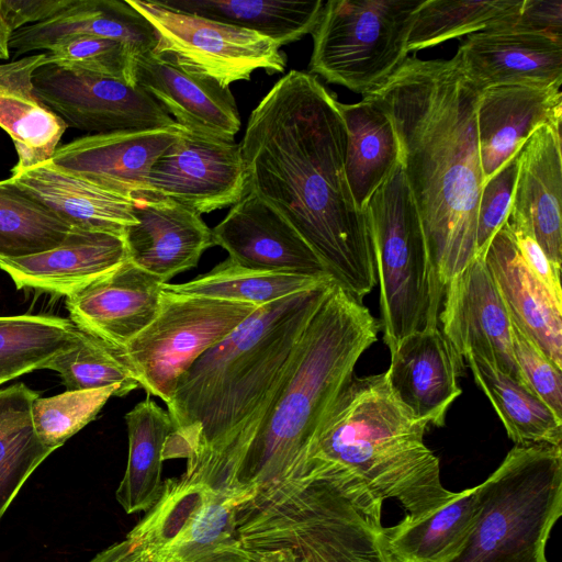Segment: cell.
Instances as JSON below:
<instances>
[{
	"instance_id": "836d02e7",
	"label": "cell",
	"mask_w": 562,
	"mask_h": 562,
	"mask_svg": "<svg viewBox=\"0 0 562 562\" xmlns=\"http://www.w3.org/2000/svg\"><path fill=\"white\" fill-rule=\"evenodd\" d=\"M515 445L561 446L562 418L532 391L475 353L464 359Z\"/></svg>"
},
{
	"instance_id": "83f0119b",
	"label": "cell",
	"mask_w": 562,
	"mask_h": 562,
	"mask_svg": "<svg viewBox=\"0 0 562 562\" xmlns=\"http://www.w3.org/2000/svg\"><path fill=\"white\" fill-rule=\"evenodd\" d=\"M46 53L0 64V127L12 138L18 162L12 175L49 161L67 124L35 95L33 74Z\"/></svg>"
},
{
	"instance_id": "ee69618b",
	"label": "cell",
	"mask_w": 562,
	"mask_h": 562,
	"mask_svg": "<svg viewBox=\"0 0 562 562\" xmlns=\"http://www.w3.org/2000/svg\"><path fill=\"white\" fill-rule=\"evenodd\" d=\"M510 323L514 357L524 379L530 390L562 418V370L512 319Z\"/></svg>"
},
{
	"instance_id": "7bdbcfd3",
	"label": "cell",
	"mask_w": 562,
	"mask_h": 562,
	"mask_svg": "<svg viewBox=\"0 0 562 562\" xmlns=\"http://www.w3.org/2000/svg\"><path fill=\"white\" fill-rule=\"evenodd\" d=\"M134 56L120 42L86 34L67 35L47 50L45 65L111 77L136 86Z\"/></svg>"
},
{
	"instance_id": "3957f363",
	"label": "cell",
	"mask_w": 562,
	"mask_h": 562,
	"mask_svg": "<svg viewBox=\"0 0 562 562\" xmlns=\"http://www.w3.org/2000/svg\"><path fill=\"white\" fill-rule=\"evenodd\" d=\"M481 91L456 54L450 59L407 57L378 90L366 94L393 122L401 165L443 288L476 257L483 187L476 124Z\"/></svg>"
},
{
	"instance_id": "7a4b0ae2",
	"label": "cell",
	"mask_w": 562,
	"mask_h": 562,
	"mask_svg": "<svg viewBox=\"0 0 562 562\" xmlns=\"http://www.w3.org/2000/svg\"><path fill=\"white\" fill-rule=\"evenodd\" d=\"M330 282L260 305L179 378L167 404L164 461L184 477L233 493L234 471L282 387L302 335Z\"/></svg>"
},
{
	"instance_id": "d4e9b609",
	"label": "cell",
	"mask_w": 562,
	"mask_h": 562,
	"mask_svg": "<svg viewBox=\"0 0 562 562\" xmlns=\"http://www.w3.org/2000/svg\"><path fill=\"white\" fill-rule=\"evenodd\" d=\"M483 259L510 319L562 370V305L528 269L506 223Z\"/></svg>"
},
{
	"instance_id": "bcb514c9",
	"label": "cell",
	"mask_w": 562,
	"mask_h": 562,
	"mask_svg": "<svg viewBox=\"0 0 562 562\" xmlns=\"http://www.w3.org/2000/svg\"><path fill=\"white\" fill-rule=\"evenodd\" d=\"M506 225L528 269L543 284L553 300L562 305L561 270L550 262L531 234L522 228L509 226L507 223Z\"/></svg>"
},
{
	"instance_id": "1f68e13d",
	"label": "cell",
	"mask_w": 562,
	"mask_h": 562,
	"mask_svg": "<svg viewBox=\"0 0 562 562\" xmlns=\"http://www.w3.org/2000/svg\"><path fill=\"white\" fill-rule=\"evenodd\" d=\"M128 458L115 497L126 514L148 510L160 497L164 447L172 431L167 411L147 397L126 415Z\"/></svg>"
},
{
	"instance_id": "9a60e30c",
	"label": "cell",
	"mask_w": 562,
	"mask_h": 562,
	"mask_svg": "<svg viewBox=\"0 0 562 562\" xmlns=\"http://www.w3.org/2000/svg\"><path fill=\"white\" fill-rule=\"evenodd\" d=\"M181 131L178 124L86 135L57 147L50 160L59 168L137 202L145 196V182L153 165Z\"/></svg>"
},
{
	"instance_id": "b9f144b4",
	"label": "cell",
	"mask_w": 562,
	"mask_h": 562,
	"mask_svg": "<svg viewBox=\"0 0 562 562\" xmlns=\"http://www.w3.org/2000/svg\"><path fill=\"white\" fill-rule=\"evenodd\" d=\"M111 396H120V386L66 391L49 397H37L32 419L40 440L56 450L92 422Z\"/></svg>"
},
{
	"instance_id": "d590c367",
	"label": "cell",
	"mask_w": 562,
	"mask_h": 562,
	"mask_svg": "<svg viewBox=\"0 0 562 562\" xmlns=\"http://www.w3.org/2000/svg\"><path fill=\"white\" fill-rule=\"evenodd\" d=\"M334 280L328 274L310 276L267 271L240 266L226 258L206 273L184 283H164V290L258 306L312 290Z\"/></svg>"
},
{
	"instance_id": "d6a6232c",
	"label": "cell",
	"mask_w": 562,
	"mask_h": 562,
	"mask_svg": "<svg viewBox=\"0 0 562 562\" xmlns=\"http://www.w3.org/2000/svg\"><path fill=\"white\" fill-rule=\"evenodd\" d=\"M166 5L235 25L270 38L279 47L312 34L324 1L166 0Z\"/></svg>"
},
{
	"instance_id": "484cf974",
	"label": "cell",
	"mask_w": 562,
	"mask_h": 562,
	"mask_svg": "<svg viewBox=\"0 0 562 562\" xmlns=\"http://www.w3.org/2000/svg\"><path fill=\"white\" fill-rule=\"evenodd\" d=\"M10 180L71 227L124 236L137 223L136 201L57 167L52 160Z\"/></svg>"
},
{
	"instance_id": "4316f807",
	"label": "cell",
	"mask_w": 562,
	"mask_h": 562,
	"mask_svg": "<svg viewBox=\"0 0 562 562\" xmlns=\"http://www.w3.org/2000/svg\"><path fill=\"white\" fill-rule=\"evenodd\" d=\"M74 34L93 35L122 43L135 57L151 54L157 34L126 0H70L54 16L16 30L10 40L14 57L47 50L57 40Z\"/></svg>"
},
{
	"instance_id": "4dcf8cb0",
	"label": "cell",
	"mask_w": 562,
	"mask_h": 562,
	"mask_svg": "<svg viewBox=\"0 0 562 562\" xmlns=\"http://www.w3.org/2000/svg\"><path fill=\"white\" fill-rule=\"evenodd\" d=\"M476 515V486L460 492L430 514L405 517L384 527L393 562H452L462 550Z\"/></svg>"
},
{
	"instance_id": "277c9868",
	"label": "cell",
	"mask_w": 562,
	"mask_h": 562,
	"mask_svg": "<svg viewBox=\"0 0 562 562\" xmlns=\"http://www.w3.org/2000/svg\"><path fill=\"white\" fill-rule=\"evenodd\" d=\"M360 300L333 281L310 319L291 370L240 458L231 491L283 479L306 462L331 405L378 339Z\"/></svg>"
},
{
	"instance_id": "30bf717a",
	"label": "cell",
	"mask_w": 562,
	"mask_h": 562,
	"mask_svg": "<svg viewBox=\"0 0 562 562\" xmlns=\"http://www.w3.org/2000/svg\"><path fill=\"white\" fill-rule=\"evenodd\" d=\"M258 307L162 288L154 319L120 350L139 387L167 405L191 364Z\"/></svg>"
},
{
	"instance_id": "e575fe53",
	"label": "cell",
	"mask_w": 562,
	"mask_h": 562,
	"mask_svg": "<svg viewBox=\"0 0 562 562\" xmlns=\"http://www.w3.org/2000/svg\"><path fill=\"white\" fill-rule=\"evenodd\" d=\"M37 397L23 383L0 390V519L30 475L55 451L34 428L32 406Z\"/></svg>"
},
{
	"instance_id": "6da1fadb",
	"label": "cell",
	"mask_w": 562,
	"mask_h": 562,
	"mask_svg": "<svg viewBox=\"0 0 562 562\" xmlns=\"http://www.w3.org/2000/svg\"><path fill=\"white\" fill-rule=\"evenodd\" d=\"M338 101L310 72L291 70L251 111L241 143L248 189L304 238L328 274L358 300L376 284L367 211L345 171Z\"/></svg>"
},
{
	"instance_id": "74e56055",
	"label": "cell",
	"mask_w": 562,
	"mask_h": 562,
	"mask_svg": "<svg viewBox=\"0 0 562 562\" xmlns=\"http://www.w3.org/2000/svg\"><path fill=\"white\" fill-rule=\"evenodd\" d=\"M521 7L520 0H423L413 18L407 52L513 23Z\"/></svg>"
},
{
	"instance_id": "52a82bcc",
	"label": "cell",
	"mask_w": 562,
	"mask_h": 562,
	"mask_svg": "<svg viewBox=\"0 0 562 562\" xmlns=\"http://www.w3.org/2000/svg\"><path fill=\"white\" fill-rule=\"evenodd\" d=\"M561 515V446L515 445L476 486L474 524L452 562H548Z\"/></svg>"
},
{
	"instance_id": "f546056e",
	"label": "cell",
	"mask_w": 562,
	"mask_h": 562,
	"mask_svg": "<svg viewBox=\"0 0 562 562\" xmlns=\"http://www.w3.org/2000/svg\"><path fill=\"white\" fill-rule=\"evenodd\" d=\"M214 493L183 475L167 479L159 499L138 524L90 562H151L184 531Z\"/></svg>"
},
{
	"instance_id": "8d00e7d4",
	"label": "cell",
	"mask_w": 562,
	"mask_h": 562,
	"mask_svg": "<svg viewBox=\"0 0 562 562\" xmlns=\"http://www.w3.org/2000/svg\"><path fill=\"white\" fill-rule=\"evenodd\" d=\"M252 490L215 492L184 531L151 562H252L235 525L237 506Z\"/></svg>"
},
{
	"instance_id": "4fadbf2b",
	"label": "cell",
	"mask_w": 562,
	"mask_h": 562,
	"mask_svg": "<svg viewBox=\"0 0 562 562\" xmlns=\"http://www.w3.org/2000/svg\"><path fill=\"white\" fill-rule=\"evenodd\" d=\"M247 189L239 144L182 127L177 140L153 165L143 200L167 198L202 215L234 205Z\"/></svg>"
},
{
	"instance_id": "f6af8a7d",
	"label": "cell",
	"mask_w": 562,
	"mask_h": 562,
	"mask_svg": "<svg viewBox=\"0 0 562 562\" xmlns=\"http://www.w3.org/2000/svg\"><path fill=\"white\" fill-rule=\"evenodd\" d=\"M517 156L482 187L476 215V257L483 258L491 240L507 220L518 170Z\"/></svg>"
},
{
	"instance_id": "ab89813d",
	"label": "cell",
	"mask_w": 562,
	"mask_h": 562,
	"mask_svg": "<svg viewBox=\"0 0 562 562\" xmlns=\"http://www.w3.org/2000/svg\"><path fill=\"white\" fill-rule=\"evenodd\" d=\"M72 227L16 187L0 181V257L19 258L60 245Z\"/></svg>"
},
{
	"instance_id": "cb8c5ba5",
	"label": "cell",
	"mask_w": 562,
	"mask_h": 562,
	"mask_svg": "<svg viewBox=\"0 0 562 562\" xmlns=\"http://www.w3.org/2000/svg\"><path fill=\"white\" fill-rule=\"evenodd\" d=\"M134 81L188 131L229 142L239 132L240 117L232 91L209 77L148 54L135 57Z\"/></svg>"
},
{
	"instance_id": "681fc988",
	"label": "cell",
	"mask_w": 562,
	"mask_h": 562,
	"mask_svg": "<svg viewBox=\"0 0 562 562\" xmlns=\"http://www.w3.org/2000/svg\"><path fill=\"white\" fill-rule=\"evenodd\" d=\"M12 34V30L0 11V59H8L10 56V40Z\"/></svg>"
},
{
	"instance_id": "7c38bea8",
	"label": "cell",
	"mask_w": 562,
	"mask_h": 562,
	"mask_svg": "<svg viewBox=\"0 0 562 562\" xmlns=\"http://www.w3.org/2000/svg\"><path fill=\"white\" fill-rule=\"evenodd\" d=\"M37 99L67 126L94 134L178 125L147 92L123 80L43 65L33 74Z\"/></svg>"
},
{
	"instance_id": "8992f818",
	"label": "cell",
	"mask_w": 562,
	"mask_h": 562,
	"mask_svg": "<svg viewBox=\"0 0 562 562\" xmlns=\"http://www.w3.org/2000/svg\"><path fill=\"white\" fill-rule=\"evenodd\" d=\"M382 504L348 475L302 470L254 487L236 533L252 562H393Z\"/></svg>"
},
{
	"instance_id": "d6986e66",
	"label": "cell",
	"mask_w": 562,
	"mask_h": 562,
	"mask_svg": "<svg viewBox=\"0 0 562 562\" xmlns=\"http://www.w3.org/2000/svg\"><path fill=\"white\" fill-rule=\"evenodd\" d=\"M162 285L126 260L67 296L66 307L78 328L121 349L156 316Z\"/></svg>"
},
{
	"instance_id": "7402d4cb",
	"label": "cell",
	"mask_w": 562,
	"mask_h": 562,
	"mask_svg": "<svg viewBox=\"0 0 562 562\" xmlns=\"http://www.w3.org/2000/svg\"><path fill=\"white\" fill-rule=\"evenodd\" d=\"M390 353L385 372L392 391L427 426L442 427L448 409L462 393L458 376L464 362L439 327L404 337Z\"/></svg>"
},
{
	"instance_id": "5bb4252c",
	"label": "cell",
	"mask_w": 562,
	"mask_h": 562,
	"mask_svg": "<svg viewBox=\"0 0 562 562\" xmlns=\"http://www.w3.org/2000/svg\"><path fill=\"white\" fill-rule=\"evenodd\" d=\"M439 325L460 360L475 353L530 390L514 357L509 314L482 257L446 284Z\"/></svg>"
},
{
	"instance_id": "44dd1931",
	"label": "cell",
	"mask_w": 562,
	"mask_h": 562,
	"mask_svg": "<svg viewBox=\"0 0 562 562\" xmlns=\"http://www.w3.org/2000/svg\"><path fill=\"white\" fill-rule=\"evenodd\" d=\"M561 122L560 88L503 85L482 90L476 124L483 184L519 154L540 125Z\"/></svg>"
},
{
	"instance_id": "f1b7e54d",
	"label": "cell",
	"mask_w": 562,
	"mask_h": 562,
	"mask_svg": "<svg viewBox=\"0 0 562 562\" xmlns=\"http://www.w3.org/2000/svg\"><path fill=\"white\" fill-rule=\"evenodd\" d=\"M346 133L345 171L356 205L366 211L376 189L401 161V147L389 114L370 97L338 102Z\"/></svg>"
},
{
	"instance_id": "ac0fdd59",
	"label": "cell",
	"mask_w": 562,
	"mask_h": 562,
	"mask_svg": "<svg viewBox=\"0 0 562 562\" xmlns=\"http://www.w3.org/2000/svg\"><path fill=\"white\" fill-rule=\"evenodd\" d=\"M517 166L506 223L531 234L550 262L561 270V126L540 125L520 149Z\"/></svg>"
},
{
	"instance_id": "5b68a950",
	"label": "cell",
	"mask_w": 562,
	"mask_h": 562,
	"mask_svg": "<svg viewBox=\"0 0 562 562\" xmlns=\"http://www.w3.org/2000/svg\"><path fill=\"white\" fill-rule=\"evenodd\" d=\"M427 428L392 391L386 372L353 374L299 470L346 474L382 501L396 499L417 519L456 495L443 487L439 459L425 445Z\"/></svg>"
},
{
	"instance_id": "9c48e42d",
	"label": "cell",
	"mask_w": 562,
	"mask_h": 562,
	"mask_svg": "<svg viewBox=\"0 0 562 562\" xmlns=\"http://www.w3.org/2000/svg\"><path fill=\"white\" fill-rule=\"evenodd\" d=\"M423 0H329L312 32L311 75L369 94L405 61Z\"/></svg>"
},
{
	"instance_id": "e0dca14e",
	"label": "cell",
	"mask_w": 562,
	"mask_h": 562,
	"mask_svg": "<svg viewBox=\"0 0 562 562\" xmlns=\"http://www.w3.org/2000/svg\"><path fill=\"white\" fill-rule=\"evenodd\" d=\"M514 22L467 36L457 52L467 76L481 90L503 85L561 88L562 38Z\"/></svg>"
},
{
	"instance_id": "603a6c76",
	"label": "cell",
	"mask_w": 562,
	"mask_h": 562,
	"mask_svg": "<svg viewBox=\"0 0 562 562\" xmlns=\"http://www.w3.org/2000/svg\"><path fill=\"white\" fill-rule=\"evenodd\" d=\"M126 260L123 236L72 227L55 248L19 258L0 257V269L16 289L67 297Z\"/></svg>"
},
{
	"instance_id": "ffe728a7",
	"label": "cell",
	"mask_w": 562,
	"mask_h": 562,
	"mask_svg": "<svg viewBox=\"0 0 562 562\" xmlns=\"http://www.w3.org/2000/svg\"><path fill=\"white\" fill-rule=\"evenodd\" d=\"M135 216L123 236L127 260L164 283L195 268L214 246L201 215L170 199L137 201Z\"/></svg>"
},
{
	"instance_id": "60d3db41",
	"label": "cell",
	"mask_w": 562,
	"mask_h": 562,
	"mask_svg": "<svg viewBox=\"0 0 562 562\" xmlns=\"http://www.w3.org/2000/svg\"><path fill=\"white\" fill-rule=\"evenodd\" d=\"M80 329V328H79ZM56 371L67 391L120 386V397L139 387L121 350L83 330L44 367Z\"/></svg>"
},
{
	"instance_id": "c3c4849f",
	"label": "cell",
	"mask_w": 562,
	"mask_h": 562,
	"mask_svg": "<svg viewBox=\"0 0 562 562\" xmlns=\"http://www.w3.org/2000/svg\"><path fill=\"white\" fill-rule=\"evenodd\" d=\"M514 25L562 38V2L524 0Z\"/></svg>"
},
{
	"instance_id": "ba28073f",
	"label": "cell",
	"mask_w": 562,
	"mask_h": 562,
	"mask_svg": "<svg viewBox=\"0 0 562 562\" xmlns=\"http://www.w3.org/2000/svg\"><path fill=\"white\" fill-rule=\"evenodd\" d=\"M366 211L380 285V326L392 351L404 337L439 327L445 288L431 265L401 161L372 194Z\"/></svg>"
},
{
	"instance_id": "8fae6325",
	"label": "cell",
	"mask_w": 562,
	"mask_h": 562,
	"mask_svg": "<svg viewBox=\"0 0 562 562\" xmlns=\"http://www.w3.org/2000/svg\"><path fill=\"white\" fill-rule=\"evenodd\" d=\"M126 2L155 30L154 57L222 87L249 80L257 69L278 74L286 67L278 44L256 32L173 9L162 1Z\"/></svg>"
},
{
	"instance_id": "f35d334b",
	"label": "cell",
	"mask_w": 562,
	"mask_h": 562,
	"mask_svg": "<svg viewBox=\"0 0 562 562\" xmlns=\"http://www.w3.org/2000/svg\"><path fill=\"white\" fill-rule=\"evenodd\" d=\"M79 328L52 315L0 316V385L45 364L75 342Z\"/></svg>"
},
{
	"instance_id": "2e32d148",
	"label": "cell",
	"mask_w": 562,
	"mask_h": 562,
	"mask_svg": "<svg viewBox=\"0 0 562 562\" xmlns=\"http://www.w3.org/2000/svg\"><path fill=\"white\" fill-rule=\"evenodd\" d=\"M214 246L236 263L258 270L328 274L297 231L269 203L247 189L212 228ZM329 276V274H328Z\"/></svg>"
},
{
	"instance_id": "7dc6e473",
	"label": "cell",
	"mask_w": 562,
	"mask_h": 562,
	"mask_svg": "<svg viewBox=\"0 0 562 562\" xmlns=\"http://www.w3.org/2000/svg\"><path fill=\"white\" fill-rule=\"evenodd\" d=\"M69 2L70 0H0V11L14 33L23 26L54 16Z\"/></svg>"
}]
</instances>
